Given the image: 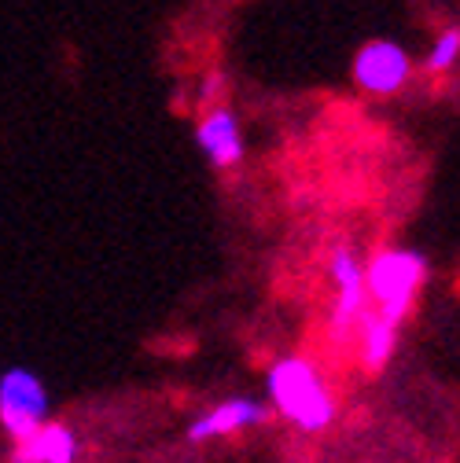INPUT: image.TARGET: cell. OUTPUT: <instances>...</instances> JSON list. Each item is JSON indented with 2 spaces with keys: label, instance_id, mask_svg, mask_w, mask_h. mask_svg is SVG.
<instances>
[{
  "label": "cell",
  "instance_id": "7",
  "mask_svg": "<svg viewBox=\"0 0 460 463\" xmlns=\"http://www.w3.org/2000/svg\"><path fill=\"white\" fill-rule=\"evenodd\" d=\"M196 144L217 173L236 169L244 162V129H240L236 110L228 103L203 107V114L196 118Z\"/></svg>",
  "mask_w": 460,
  "mask_h": 463
},
{
  "label": "cell",
  "instance_id": "10",
  "mask_svg": "<svg viewBox=\"0 0 460 463\" xmlns=\"http://www.w3.org/2000/svg\"><path fill=\"white\" fill-rule=\"evenodd\" d=\"M456 60H460V30L453 26V30H446V33L435 41V48L427 52L424 67H427L431 74H446V71H449Z\"/></svg>",
  "mask_w": 460,
  "mask_h": 463
},
{
  "label": "cell",
  "instance_id": "9",
  "mask_svg": "<svg viewBox=\"0 0 460 463\" xmlns=\"http://www.w3.org/2000/svg\"><path fill=\"white\" fill-rule=\"evenodd\" d=\"M398 331L401 327H394V324H387L379 313H365L361 317V324H358V335H354V354H358V364L369 372V375H376V372H383L387 364H390V357H394V350H398Z\"/></svg>",
  "mask_w": 460,
  "mask_h": 463
},
{
  "label": "cell",
  "instance_id": "2",
  "mask_svg": "<svg viewBox=\"0 0 460 463\" xmlns=\"http://www.w3.org/2000/svg\"><path fill=\"white\" fill-rule=\"evenodd\" d=\"M424 279H427V258L413 247H383L365 261V287L372 313H379L394 327L409 320Z\"/></svg>",
  "mask_w": 460,
  "mask_h": 463
},
{
  "label": "cell",
  "instance_id": "8",
  "mask_svg": "<svg viewBox=\"0 0 460 463\" xmlns=\"http://www.w3.org/2000/svg\"><path fill=\"white\" fill-rule=\"evenodd\" d=\"M8 463H81V441L67 423L48 420L37 434L12 445Z\"/></svg>",
  "mask_w": 460,
  "mask_h": 463
},
{
  "label": "cell",
  "instance_id": "4",
  "mask_svg": "<svg viewBox=\"0 0 460 463\" xmlns=\"http://www.w3.org/2000/svg\"><path fill=\"white\" fill-rule=\"evenodd\" d=\"M48 412H52V397L34 368L12 364L0 372V430L12 438V445L37 434L48 423Z\"/></svg>",
  "mask_w": 460,
  "mask_h": 463
},
{
  "label": "cell",
  "instance_id": "3",
  "mask_svg": "<svg viewBox=\"0 0 460 463\" xmlns=\"http://www.w3.org/2000/svg\"><path fill=\"white\" fill-rule=\"evenodd\" d=\"M328 279L335 302L328 309V335L335 345H354L358 324L369 313V287H365V261L350 243H335L328 254Z\"/></svg>",
  "mask_w": 460,
  "mask_h": 463
},
{
  "label": "cell",
  "instance_id": "1",
  "mask_svg": "<svg viewBox=\"0 0 460 463\" xmlns=\"http://www.w3.org/2000/svg\"><path fill=\"white\" fill-rule=\"evenodd\" d=\"M265 393H269V409L292 427H299L302 434H317L335 423L339 412L335 390L328 386L324 372L302 354H287L269 364Z\"/></svg>",
  "mask_w": 460,
  "mask_h": 463
},
{
  "label": "cell",
  "instance_id": "5",
  "mask_svg": "<svg viewBox=\"0 0 460 463\" xmlns=\"http://www.w3.org/2000/svg\"><path fill=\"white\" fill-rule=\"evenodd\" d=\"M350 78L369 96H394L413 78V55L398 41H369L354 55Z\"/></svg>",
  "mask_w": 460,
  "mask_h": 463
},
{
  "label": "cell",
  "instance_id": "11",
  "mask_svg": "<svg viewBox=\"0 0 460 463\" xmlns=\"http://www.w3.org/2000/svg\"><path fill=\"white\" fill-rule=\"evenodd\" d=\"M221 96H225V74L214 71V74H206V81H203V107L221 103Z\"/></svg>",
  "mask_w": 460,
  "mask_h": 463
},
{
  "label": "cell",
  "instance_id": "6",
  "mask_svg": "<svg viewBox=\"0 0 460 463\" xmlns=\"http://www.w3.org/2000/svg\"><path fill=\"white\" fill-rule=\"evenodd\" d=\"M269 420V404L258 397H225L217 401L214 409H206L203 416H196L185 427V441L188 445H206V441H221V438H233L244 430H254Z\"/></svg>",
  "mask_w": 460,
  "mask_h": 463
}]
</instances>
